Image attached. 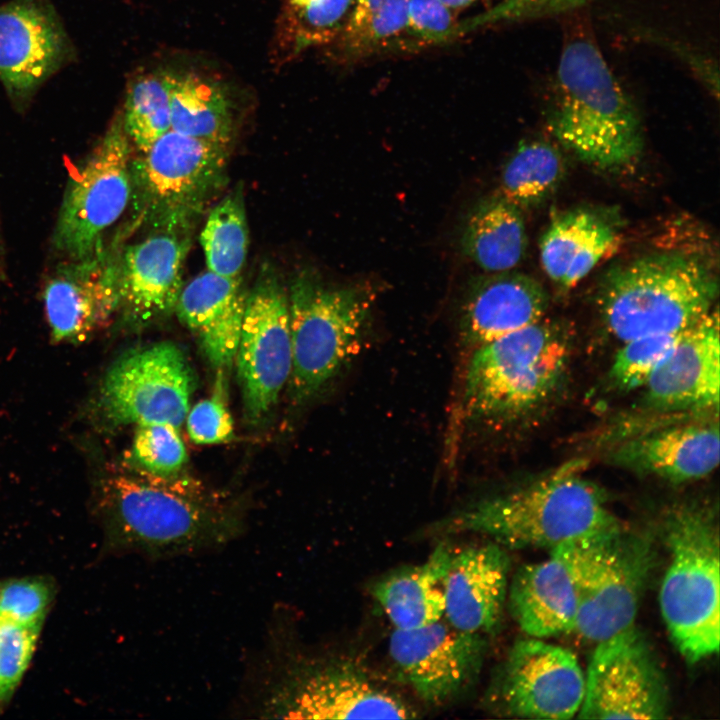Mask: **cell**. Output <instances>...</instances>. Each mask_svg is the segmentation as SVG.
Segmentation results:
<instances>
[{"label": "cell", "instance_id": "cell-33", "mask_svg": "<svg viewBox=\"0 0 720 720\" xmlns=\"http://www.w3.org/2000/svg\"><path fill=\"white\" fill-rule=\"evenodd\" d=\"M564 164L559 151L547 142L519 145L501 174V192L519 208L544 200L558 185Z\"/></svg>", "mask_w": 720, "mask_h": 720}, {"label": "cell", "instance_id": "cell-4", "mask_svg": "<svg viewBox=\"0 0 720 720\" xmlns=\"http://www.w3.org/2000/svg\"><path fill=\"white\" fill-rule=\"evenodd\" d=\"M717 293L716 275L703 257L669 250L609 271L598 305L609 333L625 342L686 330L712 311Z\"/></svg>", "mask_w": 720, "mask_h": 720}, {"label": "cell", "instance_id": "cell-15", "mask_svg": "<svg viewBox=\"0 0 720 720\" xmlns=\"http://www.w3.org/2000/svg\"><path fill=\"white\" fill-rule=\"evenodd\" d=\"M584 692L585 673L575 654L530 637L510 650L494 697L509 716L564 720L579 712Z\"/></svg>", "mask_w": 720, "mask_h": 720}, {"label": "cell", "instance_id": "cell-27", "mask_svg": "<svg viewBox=\"0 0 720 720\" xmlns=\"http://www.w3.org/2000/svg\"><path fill=\"white\" fill-rule=\"evenodd\" d=\"M452 550L439 544L425 562L396 570L381 578L373 595L394 629L411 630L444 616V578Z\"/></svg>", "mask_w": 720, "mask_h": 720}, {"label": "cell", "instance_id": "cell-8", "mask_svg": "<svg viewBox=\"0 0 720 720\" xmlns=\"http://www.w3.org/2000/svg\"><path fill=\"white\" fill-rule=\"evenodd\" d=\"M557 548L577 585L575 632L598 643L633 626L653 560L648 538L619 524Z\"/></svg>", "mask_w": 720, "mask_h": 720}, {"label": "cell", "instance_id": "cell-3", "mask_svg": "<svg viewBox=\"0 0 720 720\" xmlns=\"http://www.w3.org/2000/svg\"><path fill=\"white\" fill-rule=\"evenodd\" d=\"M548 121L564 147L596 167H623L642 149L634 105L597 45L585 37L563 48Z\"/></svg>", "mask_w": 720, "mask_h": 720}, {"label": "cell", "instance_id": "cell-11", "mask_svg": "<svg viewBox=\"0 0 720 720\" xmlns=\"http://www.w3.org/2000/svg\"><path fill=\"white\" fill-rule=\"evenodd\" d=\"M132 149L120 113L71 175L52 238L65 259L82 258L102 248L105 233L127 209L132 197Z\"/></svg>", "mask_w": 720, "mask_h": 720}, {"label": "cell", "instance_id": "cell-7", "mask_svg": "<svg viewBox=\"0 0 720 720\" xmlns=\"http://www.w3.org/2000/svg\"><path fill=\"white\" fill-rule=\"evenodd\" d=\"M228 146L169 130L132 158L136 224L192 228L224 188Z\"/></svg>", "mask_w": 720, "mask_h": 720}, {"label": "cell", "instance_id": "cell-35", "mask_svg": "<svg viewBox=\"0 0 720 720\" xmlns=\"http://www.w3.org/2000/svg\"><path fill=\"white\" fill-rule=\"evenodd\" d=\"M686 330L641 336L622 342L610 366L611 383L624 392L642 388Z\"/></svg>", "mask_w": 720, "mask_h": 720}, {"label": "cell", "instance_id": "cell-22", "mask_svg": "<svg viewBox=\"0 0 720 720\" xmlns=\"http://www.w3.org/2000/svg\"><path fill=\"white\" fill-rule=\"evenodd\" d=\"M509 567V557L497 543L452 551L444 578L447 621L464 632H491L507 600Z\"/></svg>", "mask_w": 720, "mask_h": 720}, {"label": "cell", "instance_id": "cell-16", "mask_svg": "<svg viewBox=\"0 0 720 720\" xmlns=\"http://www.w3.org/2000/svg\"><path fill=\"white\" fill-rule=\"evenodd\" d=\"M388 650L416 694L442 704L477 678L485 642L481 634L461 631L441 618L417 629H394Z\"/></svg>", "mask_w": 720, "mask_h": 720}, {"label": "cell", "instance_id": "cell-24", "mask_svg": "<svg viewBox=\"0 0 720 720\" xmlns=\"http://www.w3.org/2000/svg\"><path fill=\"white\" fill-rule=\"evenodd\" d=\"M510 612L529 637L575 632L578 591L570 564L557 547L548 558L520 567L508 585Z\"/></svg>", "mask_w": 720, "mask_h": 720}, {"label": "cell", "instance_id": "cell-38", "mask_svg": "<svg viewBox=\"0 0 720 720\" xmlns=\"http://www.w3.org/2000/svg\"><path fill=\"white\" fill-rule=\"evenodd\" d=\"M41 625L0 619V704L12 696L21 681L31 661Z\"/></svg>", "mask_w": 720, "mask_h": 720}, {"label": "cell", "instance_id": "cell-30", "mask_svg": "<svg viewBox=\"0 0 720 720\" xmlns=\"http://www.w3.org/2000/svg\"><path fill=\"white\" fill-rule=\"evenodd\" d=\"M407 17L408 0H355L342 31L330 46L344 62L404 49Z\"/></svg>", "mask_w": 720, "mask_h": 720}, {"label": "cell", "instance_id": "cell-42", "mask_svg": "<svg viewBox=\"0 0 720 720\" xmlns=\"http://www.w3.org/2000/svg\"><path fill=\"white\" fill-rule=\"evenodd\" d=\"M453 11H458L473 5L479 0H440Z\"/></svg>", "mask_w": 720, "mask_h": 720}, {"label": "cell", "instance_id": "cell-21", "mask_svg": "<svg viewBox=\"0 0 720 720\" xmlns=\"http://www.w3.org/2000/svg\"><path fill=\"white\" fill-rule=\"evenodd\" d=\"M718 418L668 426L624 440L608 462L641 475L673 483L704 478L719 464Z\"/></svg>", "mask_w": 720, "mask_h": 720}, {"label": "cell", "instance_id": "cell-29", "mask_svg": "<svg viewBox=\"0 0 720 720\" xmlns=\"http://www.w3.org/2000/svg\"><path fill=\"white\" fill-rule=\"evenodd\" d=\"M526 246L520 208L500 193L480 201L468 214L461 248L484 271L512 270L522 260Z\"/></svg>", "mask_w": 720, "mask_h": 720}, {"label": "cell", "instance_id": "cell-13", "mask_svg": "<svg viewBox=\"0 0 720 720\" xmlns=\"http://www.w3.org/2000/svg\"><path fill=\"white\" fill-rule=\"evenodd\" d=\"M235 360L244 414L255 423L274 407L292 371L288 292L270 268L247 292Z\"/></svg>", "mask_w": 720, "mask_h": 720}, {"label": "cell", "instance_id": "cell-1", "mask_svg": "<svg viewBox=\"0 0 720 720\" xmlns=\"http://www.w3.org/2000/svg\"><path fill=\"white\" fill-rule=\"evenodd\" d=\"M100 509L111 548L153 559L223 546L243 529L235 504L182 472L115 474L102 486Z\"/></svg>", "mask_w": 720, "mask_h": 720}, {"label": "cell", "instance_id": "cell-43", "mask_svg": "<svg viewBox=\"0 0 720 720\" xmlns=\"http://www.w3.org/2000/svg\"><path fill=\"white\" fill-rule=\"evenodd\" d=\"M1 248V247H0Z\"/></svg>", "mask_w": 720, "mask_h": 720}, {"label": "cell", "instance_id": "cell-10", "mask_svg": "<svg viewBox=\"0 0 720 720\" xmlns=\"http://www.w3.org/2000/svg\"><path fill=\"white\" fill-rule=\"evenodd\" d=\"M260 712L298 719H407L414 711L359 667L344 662L296 665L273 653Z\"/></svg>", "mask_w": 720, "mask_h": 720}, {"label": "cell", "instance_id": "cell-17", "mask_svg": "<svg viewBox=\"0 0 720 720\" xmlns=\"http://www.w3.org/2000/svg\"><path fill=\"white\" fill-rule=\"evenodd\" d=\"M121 248L104 245L78 259H65L43 292L54 341L81 342L119 310Z\"/></svg>", "mask_w": 720, "mask_h": 720}, {"label": "cell", "instance_id": "cell-20", "mask_svg": "<svg viewBox=\"0 0 720 720\" xmlns=\"http://www.w3.org/2000/svg\"><path fill=\"white\" fill-rule=\"evenodd\" d=\"M642 388L645 406L654 411H718L720 341L717 310L710 311L684 332Z\"/></svg>", "mask_w": 720, "mask_h": 720}, {"label": "cell", "instance_id": "cell-2", "mask_svg": "<svg viewBox=\"0 0 720 720\" xmlns=\"http://www.w3.org/2000/svg\"><path fill=\"white\" fill-rule=\"evenodd\" d=\"M576 460L519 489L464 507L440 522L445 534L473 532L510 549L548 548L620 524Z\"/></svg>", "mask_w": 720, "mask_h": 720}, {"label": "cell", "instance_id": "cell-25", "mask_svg": "<svg viewBox=\"0 0 720 720\" xmlns=\"http://www.w3.org/2000/svg\"><path fill=\"white\" fill-rule=\"evenodd\" d=\"M247 292L242 280L209 270L183 286L175 312L199 339L212 367L222 371L235 360Z\"/></svg>", "mask_w": 720, "mask_h": 720}, {"label": "cell", "instance_id": "cell-5", "mask_svg": "<svg viewBox=\"0 0 720 720\" xmlns=\"http://www.w3.org/2000/svg\"><path fill=\"white\" fill-rule=\"evenodd\" d=\"M568 356L567 337L543 320L474 348L463 387L466 418L509 421L543 404L560 384Z\"/></svg>", "mask_w": 720, "mask_h": 720}, {"label": "cell", "instance_id": "cell-36", "mask_svg": "<svg viewBox=\"0 0 720 720\" xmlns=\"http://www.w3.org/2000/svg\"><path fill=\"white\" fill-rule=\"evenodd\" d=\"M136 426L130 452L133 467L157 476L181 473L187 451L179 427L159 422Z\"/></svg>", "mask_w": 720, "mask_h": 720}, {"label": "cell", "instance_id": "cell-19", "mask_svg": "<svg viewBox=\"0 0 720 720\" xmlns=\"http://www.w3.org/2000/svg\"><path fill=\"white\" fill-rule=\"evenodd\" d=\"M68 55L65 32L47 0L0 6V80L24 104Z\"/></svg>", "mask_w": 720, "mask_h": 720}, {"label": "cell", "instance_id": "cell-41", "mask_svg": "<svg viewBox=\"0 0 720 720\" xmlns=\"http://www.w3.org/2000/svg\"><path fill=\"white\" fill-rule=\"evenodd\" d=\"M587 0H502L489 10L460 21L464 36L480 28L515 21L554 16L583 5Z\"/></svg>", "mask_w": 720, "mask_h": 720}, {"label": "cell", "instance_id": "cell-31", "mask_svg": "<svg viewBox=\"0 0 720 720\" xmlns=\"http://www.w3.org/2000/svg\"><path fill=\"white\" fill-rule=\"evenodd\" d=\"M355 0H282L274 56L285 63L301 53L331 45L342 31Z\"/></svg>", "mask_w": 720, "mask_h": 720}, {"label": "cell", "instance_id": "cell-28", "mask_svg": "<svg viewBox=\"0 0 720 720\" xmlns=\"http://www.w3.org/2000/svg\"><path fill=\"white\" fill-rule=\"evenodd\" d=\"M171 130L229 145L235 128V100L228 83L195 69L167 70Z\"/></svg>", "mask_w": 720, "mask_h": 720}, {"label": "cell", "instance_id": "cell-39", "mask_svg": "<svg viewBox=\"0 0 720 720\" xmlns=\"http://www.w3.org/2000/svg\"><path fill=\"white\" fill-rule=\"evenodd\" d=\"M53 594L52 584L40 577L0 583V619L24 625L42 624Z\"/></svg>", "mask_w": 720, "mask_h": 720}, {"label": "cell", "instance_id": "cell-34", "mask_svg": "<svg viewBox=\"0 0 720 720\" xmlns=\"http://www.w3.org/2000/svg\"><path fill=\"white\" fill-rule=\"evenodd\" d=\"M122 115L124 129L138 152L171 130L167 70L144 72L129 84Z\"/></svg>", "mask_w": 720, "mask_h": 720}, {"label": "cell", "instance_id": "cell-6", "mask_svg": "<svg viewBox=\"0 0 720 720\" xmlns=\"http://www.w3.org/2000/svg\"><path fill=\"white\" fill-rule=\"evenodd\" d=\"M665 527L671 559L660 610L676 648L695 663L719 649L718 534L710 517L694 507L673 510Z\"/></svg>", "mask_w": 720, "mask_h": 720}, {"label": "cell", "instance_id": "cell-9", "mask_svg": "<svg viewBox=\"0 0 720 720\" xmlns=\"http://www.w3.org/2000/svg\"><path fill=\"white\" fill-rule=\"evenodd\" d=\"M292 371L297 402L315 395L359 352L369 315L368 296L356 288L323 284L302 272L289 291Z\"/></svg>", "mask_w": 720, "mask_h": 720}, {"label": "cell", "instance_id": "cell-23", "mask_svg": "<svg viewBox=\"0 0 720 720\" xmlns=\"http://www.w3.org/2000/svg\"><path fill=\"white\" fill-rule=\"evenodd\" d=\"M548 307L547 293L530 276L509 271L479 276L470 283L460 315V336L474 349L535 324Z\"/></svg>", "mask_w": 720, "mask_h": 720}, {"label": "cell", "instance_id": "cell-37", "mask_svg": "<svg viewBox=\"0 0 720 720\" xmlns=\"http://www.w3.org/2000/svg\"><path fill=\"white\" fill-rule=\"evenodd\" d=\"M440 0H408L404 49H419L449 43L460 37V21Z\"/></svg>", "mask_w": 720, "mask_h": 720}, {"label": "cell", "instance_id": "cell-40", "mask_svg": "<svg viewBox=\"0 0 720 720\" xmlns=\"http://www.w3.org/2000/svg\"><path fill=\"white\" fill-rule=\"evenodd\" d=\"M186 420L190 439L199 445L226 443L234 437V423L224 399L223 380L214 393L189 409Z\"/></svg>", "mask_w": 720, "mask_h": 720}, {"label": "cell", "instance_id": "cell-12", "mask_svg": "<svg viewBox=\"0 0 720 720\" xmlns=\"http://www.w3.org/2000/svg\"><path fill=\"white\" fill-rule=\"evenodd\" d=\"M193 369L174 343L165 341L128 351L108 370L100 407L112 425L185 421L195 388Z\"/></svg>", "mask_w": 720, "mask_h": 720}, {"label": "cell", "instance_id": "cell-18", "mask_svg": "<svg viewBox=\"0 0 720 720\" xmlns=\"http://www.w3.org/2000/svg\"><path fill=\"white\" fill-rule=\"evenodd\" d=\"M192 228H159L121 248L120 304L125 320L145 326L175 308L183 289V268Z\"/></svg>", "mask_w": 720, "mask_h": 720}, {"label": "cell", "instance_id": "cell-32", "mask_svg": "<svg viewBox=\"0 0 720 720\" xmlns=\"http://www.w3.org/2000/svg\"><path fill=\"white\" fill-rule=\"evenodd\" d=\"M207 270L238 278L246 262L249 230L242 187L222 198L209 212L200 234Z\"/></svg>", "mask_w": 720, "mask_h": 720}, {"label": "cell", "instance_id": "cell-26", "mask_svg": "<svg viewBox=\"0 0 720 720\" xmlns=\"http://www.w3.org/2000/svg\"><path fill=\"white\" fill-rule=\"evenodd\" d=\"M620 241L616 226L591 209L577 208L555 217L540 241V260L547 276L561 288H572Z\"/></svg>", "mask_w": 720, "mask_h": 720}, {"label": "cell", "instance_id": "cell-14", "mask_svg": "<svg viewBox=\"0 0 720 720\" xmlns=\"http://www.w3.org/2000/svg\"><path fill=\"white\" fill-rule=\"evenodd\" d=\"M668 712L666 680L634 625L597 643L578 718L663 719Z\"/></svg>", "mask_w": 720, "mask_h": 720}]
</instances>
